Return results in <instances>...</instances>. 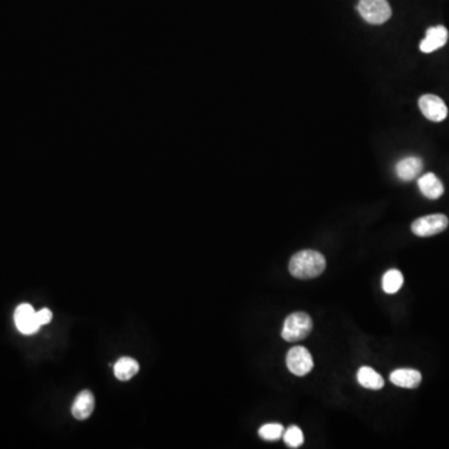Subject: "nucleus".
Instances as JSON below:
<instances>
[{"label":"nucleus","instance_id":"f257e3e1","mask_svg":"<svg viewBox=\"0 0 449 449\" xmlns=\"http://www.w3.org/2000/svg\"><path fill=\"white\" fill-rule=\"evenodd\" d=\"M326 269V258L321 252L303 250L297 252L289 261V269L292 276L300 280H309L321 275Z\"/></svg>","mask_w":449,"mask_h":449},{"label":"nucleus","instance_id":"f03ea898","mask_svg":"<svg viewBox=\"0 0 449 449\" xmlns=\"http://www.w3.org/2000/svg\"><path fill=\"white\" fill-rule=\"evenodd\" d=\"M312 327V318L307 314L294 312L285 320L281 336L287 342H298L305 340L311 334Z\"/></svg>","mask_w":449,"mask_h":449},{"label":"nucleus","instance_id":"7ed1b4c3","mask_svg":"<svg viewBox=\"0 0 449 449\" xmlns=\"http://www.w3.org/2000/svg\"><path fill=\"white\" fill-rule=\"evenodd\" d=\"M357 10L367 23L373 26L385 24L392 17V9L387 0H359Z\"/></svg>","mask_w":449,"mask_h":449},{"label":"nucleus","instance_id":"20e7f679","mask_svg":"<svg viewBox=\"0 0 449 449\" xmlns=\"http://www.w3.org/2000/svg\"><path fill=\"white\" fill-rule=\"evenodd\" d=\"M449 220L443 213H433L419 218L412 224L411 230L416 236L430 238L444 231L448 227Z\"/></svg>","mask_w":449,"mask_h":449},{"label":"nucleus","instance_id":"39448f33","mask_svg":"<svg viewBox=\"0 0 449 449\" xmlns=\"http://www.w3.org/2000/svg\"><path fill=\"white\" fill-rule=\"evenodd\" d=\"M286 365L291 373L303 377L312 371L314 359L307 348L302 346L292 347L286 356Z\"/></svg>","mask_w":449,"mask_h":449},{"label":"nucleus","instance_id":"423d86ee","mask_svg":"<svg viewBox=\"0 0 449 449\" xmlns=\"http://www.w3.org/2000/svg\"><path fill=\"white\" fill-rule=\"evenodd\" d=\"M419 109L422 111L424 117L433 122H441L448 115V108L442 99L433 94H426L421 97Z\"/></svg>","mask_w":449,"mask_h":449},{"label":"nucleus","instance_id":"0eeeda50","mask_svg":"<svg viewBox=\"0 0 449 449\" xmlns=\"http://www.w3.org/2000/svg\"><path fill=\"white\" fill-rule=\"evenodd\" d=\"M14 321L20 332L24 334H35L40 327L37 318V312L28 303H23L15 309Z\"/></svg>","mask_w":449,"mask_h":449},{"label":"nucleus","instance_id":"6e6552de","mask_svg":"<svg viewBox=\"0 0 449 449\" xmlns=\"http://www.w3.org/2000/svg\"><path fill=\"white\" fill-rule=\"evenodd\" d=\"M448 41V30L443 26H432L427 29L426 38L421 41L419 49L424 54L436 52L443 48Z\"/></svg>","mask_w":449,"mask_h":449},{"label":"nucleus","instance_id":"1a4fd4ad","mask_svg":"<svg viewBox=\"0 0 449 449\" xmlns=\"http://www.w3.org/2000/svg\"><path fill=\"white\" fill-rule=\"evenodd\" d=\"M423 170V161L417 156H408L396 165V173L402 181H412L416 179Z\"/></svg>","mask_w":449,"mask_h":449},{"label":"nucleus","instance_id":"9d476101","mask_svg":"<svg viewBox=\"0 0 449 449\" xmlns=\"http://www.w3.org/2000/svg\"><path fill=\"white\" fill-rule=\"evenodd\" d=\"M418 187L427 199H439L444 193L442 181L433 173H424L418 179Z\"/></svg>","mask_w":449,"mask_h":449},{"label":"nucleus","instance_id":"9b49d317","mask_svg":"<svg viewBox=\"0 0 449 449\" xmlns=\"http://www.w3.org/2000/svg\"><path fill=\"white\" fill-rule=\"evenodd\" d=\"M392 383L402 388H417L422 382V374L412 368H401L396 370L390 376Z\"/></svg>","mask_w":449,"mask_h":449},{"label":"nucleus","instance_id":"f8f14e48","mask_svg":"<svg viewBox=\"0 0 449 449\" xmlns=\"http://www.w3.org/2000/svg\"><path fill=\"white\" fill-rule=\"evenodd\" d=\"M95 407V399L93 393L89 391H83L82 393L77 394L75 398L74 403H73V408H71V413L73 416L77 419H86L91 416V413L94 411Z\"/></svg>","mask_w":449,"mask_h":449},{"label":"nucleus","instance_id":"ddd939ff","mask_svg":"<svg viewBox=\"0 0 449 449\" xmlns=\"http://www.w3.org/2000/svg\"><path fill=\"white\" fill-rule=\"evenodd\" d=\"M357 381L359 385L367 390L379 391L385 387V381L382 379V376L371 367H361L357 373Z\"/></svg>","mask_w":449,"mask_h":449},{"label":"nucleus","instance_id":"4468645a","mask_svg":"<svg viewBox=\"0 0 449 449\" xmlns=\"http://www.w3.org/2000/svg\"><path fill=\"white\" fill-rule=\"evenodd\" d=\"M116 379L120 381H128L139 372V363L130 357H122L114 366Z\"/></svg>","mask_w":449,"mask_h":449},{"label":"nucleus","instance_id":"2eb2a0df","mask_svg":"<svg viewBox=\"0 0 449 449\" xmlns=\"http://www.w3.org/2000/svg\"><path fill=\"white\" fill-rule=\"evenodd\" d=\"M403 281V275H402L401 271L390 269V271L385 272V276L382 278V289H383L385 294L393 295V294H396L399 289H402Z\"/></svg>","mask_w":449,"mask_h":449},{"label":"nucleus","instance_id":"dca6fc26","mask_svg":"<svg viewBox=\"0 0 449 449\" xmlns=\"http://www.w3.org/2000/svg\"><path fill=\"white\" fill-rule=\"evenodd\" d=\"M258 434L265 441H277L283 436V424H263L262 427L258 430Z\"/></svg>","mask_w":449,"mask_h":449},{"label":"nucleus","instance_id":"f3484780","mask_svg":"<svg viewBox=\"0 0 449 449\" xmlns=\"http://www.w3.org/2000/svg\"><path fill=\"white\" fill-rule=\"evenodd\" d=\"M283 441L289 446V448H298V447H301L302 443L305 441L302 430L296 426L289 427V430L283 433Z\"/></svg>","mask_w":449,"mask_h":449},{"label":"nucleus","instance_id":"a211bd4d","mask_svg":"<svg viewBox=\"0 0 449 449\" xmlns=\"http://www.w3.org/2000/svg\"><path fill=\"white\" fill-rule=\"evenodd\" d=\"M37 318H38L40 326L49 323V322L52 321V311L48 309V308H43V309H40L39 312H37Z\"/></svg>","mask_w":449,"mask_h":449}]
</instances>
